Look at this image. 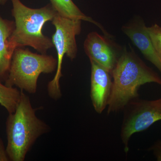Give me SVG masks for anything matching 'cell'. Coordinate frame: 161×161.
<instances>
[{
	"label": "cell",
	"instance_id": "1",
	"mask_svg": "<svg viewBox=\"0 0 161 161\" xmlns=\"http://www.w3.org/2000/svg\"><path fill=\"white\" fill-rule=\"evenodd\" d=\"M112 92L108 105V114L124 110L131 101L138 98L141 86L154 82L161 86V78L147 66L133 50L124 48L112 74Z\"/></svg>",
	"mask_w": 161,
	"mask_h": 161
},
{
	"label": "cell",
	"instance_id": "2",
	"mask_svg": "<svg viewBox=\"0 0 161 161\" xmlns=\"http://www.w3.org/2000/svg\"><path fill=\"white\" fill-rule=\"evenodd\" d=\"M6 152L9 161H23L36 141L50 127L36 115L29 96L21 90L19 103L6 123Z\"/></svg>",
	"mask_w": 161,
	"mask_h": 161
},
{
	"label": "cell",
	"instance_id": "3",
	"mask_svg": "<svg viewBox=\"0 0 161 161\" xmlns=\"http://www.w3.org/2000/svg\"><path fill=\"white\" fill-rule=\"evenodd\" d=\"M12 15L15 28L11 41L15 47L30 46L41 54H46L53 46L52 39L43 35L44 24L52 21L58 14L51 3L44 7L33 9L25 6L20 0H10Z\"/></svg>",
	"mask_w": 161,
	"mask_h": 161
},
{
	"label": "cell",
	"instance_id": "4",
	"mask_svg": "<svg viewBox=\"0 0 161 161\" xmlns=\"http://www.w3.org/2000/svg\"><path fill=\"white\" fill-rule=\"evenodd\" d=\"M58 59L46 54H38L23 47H17L12 58L8 78L5 84L31 94L37 92V81L42 74L57 70Z\"/></svg>",
	"mask_w": 161,
	"mask_h": 161
},
{
	"label": "cell",
	"instance_id": "5",
	"mask_svg": "<svg viewBox=\"0 0 161 161\" xmlns=\"http://www.w3.org/2000/svg\"><path fill=\"white\" fill-rule=\"evenodd\" d=\"M52 22L56 29L52 40L58 54V67L54 77L47 84V91L51 98L58 100L62 96L60 80L62 76L63 58L65 55L71 60L76 58L78 47L76 37L81 32V21L63 17L58 13Z\"/></svg>",
	"mask_w": 161,
	"mask_h": 161
},
{
	"label": "cell",
	"instance_id": "6",
	"mask_svg": "<svg viewBox=\"0 0 161 161\" xmlns=\"http://www.w3.org/2000/svg\"><path fill=\"white\" fill-rule=\"evenodd\" d=\"M124 110L120 138L125 152L127 153L132 135L145 131L156 122L161 120V98L154 100L135 98L130 101Z\"/></svg>",
	"mask_w": 161,
	"mask_h": 161
},
{
	"label": "cell",
	"instance_id": "7",
	"mask_svg": "<svg viewBox=\"0 0 161 161\" xmlns=\"http://www.w3.org/2000/svg\"><path fill=\"white\" fill-rule=\"evenodd\" d=\"M107 38L96 32L90 33L84 43V48L90 60L100 64L112 74L119 57Z\"/></svg>",
	"mask_w": 161,
	"mask_h": 161
},
{
	"label": "cell",
	"instance_id": "8",
	"mask_svg": "<svg viewBox=\"0 0 161 161\" xmlns=\"http://www.w3.org/2000/svg\"><path fill=\"white\" fill-rule=\"evenodd\" d=\"M90 60L92 66L90 97L95 112L101 114L108 106L111 96V74L100 64Z\"/></svg>",
	"mask_w": 161,
	"mask_h": 161
},
{
	"label": "cell",
	"instance_id": "9",
	"mask_svg": "<svg viewBox=\"0 0 161 161\" xmlns=\"http://www.w3.org/2000/svg\"><path fill=\"white\" fill-rule=\"evenodd\" d=\"M122 31L146 58L161 73V62L154 49L147 27L141 20H136L122 27Z\"/></svg>",
	"mask_w": 161,
	"mask_h": 161
},
{
	"label": "cell",
	"instance_id": "10",
	"mask_svg": "<svg viewBox=\"0 0 161 161\" xmlns=\"http://www.w3.org/2000/svg\"><path fill=\"white\" fill-rule=\"evenodd\" d=\"M14 28V21L0 15V81L2 82L8 78L13 55L16 48L11 41Z\"/></svg>",
	"mask_w": 161,
	"mask_h": 161
},
{
	"label": "cell",
	"instance_id": "11",
	"mask_svg": "<svg viewBox=\"0 0 161 161\" xmlns=\"http://www.w3.org/2000/svg\"><path fill=\"white\" fill-rule=\"evenodd\" d=\"M50 3L53 8L56 9L58 13L63 17L72 19L80 20L87 21L95 24L98 26L104 34L108 36L107 33L103 27L99 23H97L92 18L84 14L80 11L78 6L74 3L72 0H49Z\"/></svg>",
	"mask_w": 161,
	"mask_h": 161
},
{
	"label": "cell",
	"instance_id": "12",
	"mask_svg": "<svg viewBox=\"0 0 161 161\" xmlns=\"http://www.w3.org/2000/svg\"><path fill=\"white\" fill-rule=\"evenodd\" d=\"M21 96V91L15 87L8 86L0 81V105L9 113L16 108Z\"/></svg>",
	"mask_w": 161,
	"mask_h": 161
},
{
	"label": "cell",
	"instance_id": "13",
	"mask_svg": "<svg viewBox=\"0 0 161 161\" xmlns=\"http://www.w3.org/2000/svg\"><path fill=\"white\" fill-rule=\"evenodd\" d=\"M147 30L157 54L161 62V27L155 24L150 27H147Z\"/></svg>",
	"mask_w": 161,
	"mask_h": 161
},
{
	"label": "cell",
	"instance_id": "14",
	"mask_svg": "<svg viewBox=\"0 0 161 161\" xmlns=\"http://www.w3.org/2000/svg\"><path fill=\"white\" fill-rule=\"evenodd\" d=\"M158 161H161V141H158L150 148Z\"/></svg>",
	"mask_w": 161,
	"mask_h": 161
},
{
	"label": "cell",
	"instance_id": "15",
	"mask_svg": "<svg viewBox=\"0 0 161 161\" xmlns=\"http://www.w3.org/2000/svg\"><path fill=\"white\" fill-rule=\"evenodd\" d=\"M0 161H9L7 152H6V147L1 137H0Z\"/></svg>",
	"mask_w": 161,
	"mask_h": 161
},
{
	"label": "cell",
	"instance_id": "16",
	"mask_svg": "<svg viewBox=\"0 0 161 161\" xmlns=\"http://www.w3.org/2000/svg\"><path fill=\"white\" fill-rule=\"evenodd\" d=\"M8 0H0V5H4L7 3Z\"/></svg>",
	"mask_w": 161,
	"mask_h": 161
}]
</instances>
